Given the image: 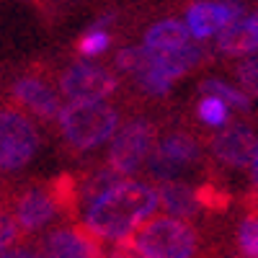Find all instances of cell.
Returning <instances> with one entry per match:
<instances>
[{
	"label": "cell",
	"mask_w": 258,
	"mask_h": 258,
	"mask_svg": "<svg viewBox=\"0 0 258 258\" xmlns=\"http://www.w3.org/2000/svg\"><path fill=\"white\" fill-rule=\"evenodd\" d=\"M145 59L158 75L173 83V80L183 78L186 73H191L204 59V49L197 41H188V44L168 49V52H145Z\"/></svg>",
	"instance_id": "cell-13"
},
{
	"label": "cell",
	"mask_w": 258,
	"mask_h": 258,
	"mask_svg": "<svg viewBox=\"0 0 258 258\" xmlns=\"http://www.w3.org/2000/svg\"><path fill=\"white\" fill-rule=\"evenodd\" d=\"M214 47L220 54L227 57H245L250 52H258V24L253 16H240L214 36Z\"/></svg>",
	"instance_id": "cell-14"
},
{
	"label": "cell",
	"mask_w": 258,
	"mask_h": 258,
	"mask_svg": "<svg viewBox=\"0 0 258 258\" xmlns=\"http://www.w3.org/2000/svg\"><path fill=\"white\" fill-rule=\"evenodd\" d=\"M41 145L39 129L26 111L0 109V170L24 168Z\"/></svg>",
	"instance_id": "cell-6"
},
{
	"label": "cell",
	"mask_w": 258,
	"mask_h": 258,
	"mask_svg": "<svg viewBox=\"0 0 258 258\" xmlns=\"http://www.w3.org/2000/svg\"><path fill=\"white\" fill-rule=\"evenodd\" d=\"M135 253L140 258H197L199 238L188 220H178L170 214H153L132 238Z\"/></svg>",
	"instance_id": "cell-3"
},
{
	"label": "cell",
	"mask_w": 258,
	"mask_h": 258,
	"mask_svg": "<svg viewBox=\"0 0 258 258\" xmlns=\"http://www.w3.org/2000/svg\"><path fill=\"white\" fill-rule=\"evenodd\" d=\"M54 121L70 147L96 150L119 129V111L103 101H70L62 106Z\"/></svg>",
	"instance_id": "cell-2"
},
{
	"label": "cell",
	"mask_w": 258,
	"mask_h": 258,
	"mask_svg": "<svg viewBox=\"0 0 258 258\" xmlns=\"http://www.w3.org/2000/svg\"><path fill=\"white\" fill-rule=\"evenodd\" d=\"M73 186H68V181L62 178L54 183L29 186L16 197L11 217L16 220L21 232H39L59 217V212L73 202Z\"/></svg>",
	"instance_id": "cell-4"
},
{
	"label": "cell",
	"mask_w": 258,
	"mask_h": 258,
	"mask_svg": "<svg viewBox=\"0 0 258 258\" xmlns=\"http://www.w3.org/2000/svg\"><path fill=\"white\" fill-rule=\"evenodd\" d=\"M18 238H21V230H18L16 220L11 217V214L0 212V248L18 245Z\"/></svg>",
	"instance_id": "cell-23"
},
{
	"label": "cell",
	"mask_w": 258,
	"mask_h": 258,
	"mask_svg": "<svg viewBox=\"0 0 258 258\" xmlns=\"http://www.w3.org/2000/svg\"><path fill=\"white\" fill-rule=\"evenodd\" d=\"M47 258H111L101 240L85 227H57L44 240Z\"/></svg>",
	"instance_id": "cell-12"
},
{
	"label": "cell",
	"mask_w": 258,
	"mask_h": 258,
	"mask_svg": "<svg viewBox=\"0 0 258 258\" xmlns=\"http://www.w3.org/2000/svg\"><path fill=\"white\" fill-rule=\"evenodd\" d=\"M158 199L165 209V214L178 220H191L197 217L202 204V194L197 186H191L186 181H163L158 186Z\"/></svg>",
	"instance_id": "cell-15"
},
{
	"label": "cell",
	"mask_w": 258,
	"mask_h": 258,
	"mask_svg": "<svg viewBox=\"0 0 258 258\" xmlns=\"http://www.w3.org/2000/svg\"><path fill=\"white\" fill-rule=\"evenodd\" d=\"M109 47H111V34L103 29H88L78 41V52L83 57H101Z\"/></svg>",
	"instance_id": "cell-21"
},
{
	"label": "cell",
	"mask_w": 258,
	"mask_h": 258,
	"mask_svg": "<svg viewBox=\"0 0 258 258\" xmlns=\"http://www.w3.org/2000/svg\"><path fill=\"white\" fill-rule=\"evenodd\" d=\"M145 62V49L142 44L140 47H124L116 52L114 57V64H116V70L119 73H126V75H135L140 70V64Z\"/></svg>",
	"instance_id": "cell-22"
},
{
	"label": "cell",
	"mask_w": 258,
	"mask_h": 258,
	"mask_svg": "<svg viewBox=\"0 0 258 258\" xmlns=\"http://www.w3.org/2000/svg\"><path fill=\"white\" fill-rule=\"evenodd\" d=\"M253 21H255V24H258V8L253 11Z\"/></svg>",
	"instance_id": "cell-27"
},
{
	"label": "cell",
	"mask_w": 258,
	"mask_h": 258,
	"mask_svg": "<svg viewBox=\"0 0 258 258\" xmlns=\"http://www.w3.org/2000/svg\"><path fill=\"white\" fill-rule=\"evenodd\" d=\"M253 145H255V135H253L250 124L230 121L212 137V155L217 158L222 165L240 170V168L250 165Z\"/></svg>",
	"instance_id": "cell-11"
},
{
	"label": "cell",
	"mask_w": 258,
	"mask_h": 258,
	"mask_svg": "<svg viewBox=\"0 0 258 258\" xmlns=\"http://www.w3.org/2000/svg\"><path fill=\"white\" fill-rule=\"evenodd\" d=\"M160 207L158 188L147 181L137 178H121L111 188L85 202L83 207V227L93 232L103 243H121L153 217Z\"/></svg>",
	"instance_id": "cell-1"
},
{
	"label": "cell",
	"mask_w": 258,
	"mask_h": 258,
	"mask_svg": "<svg viewBox=\"0 0 258 258\" xmlns=\"http://www.w3.org/2000/svg\"><path fill=\"white\" fill-rule=\"evenodd\" d=\"M235 75H238L240 88H243L248 96H255V98H258V52L245 54V57L238 62V68H235Z\"/></svg>",
	"instance_id": "cell-20"
},
{
	"label": "cell",
	"mask_w": 258,
	"mask_h": 258,
	"mask_svg": "<svg viewBox=\"0 0 258 258\" xmlns=\"http://www.w3.org/2000/svg\"><path fill=\"white\" fill-rule=\"evenodd\" d=\"M6 258H47L44 248H34V245H13Z\"/></svg>",
	"instance_id": "cell-24"
},
{
	"label": "cell",
	"mask_w": 258,
	"mask_h": 258,
	"mask_svg": "<svg viewBox=\"0 0 258 258\" xmlns=\"http://www.w3.org/2000/svg\"><path fill=\"white\" fill-rule=\"evenodd\" d=\"M62 93L41 78V75H18L11 83V98L34 119H57L62 111Z\"/></svg>",
	"instance_id": "cell-9"
},
{
	"label": "cell",
	"mask_w": 258,
	"mask_h": 258,
	"mask_svg": "<svg viewBox=\"0 0 258 258\" xmlns=\"http://www.w3.org/2000/svg\"><path fill=\"white\" fill-rule=\"evenodd\" d=\"M199 158H202V145L197 142V137L186 132H170L160 142H155L153 153L147 158V170L158 183L181 181L199 163Z\"/></svg>",
	"instance_id": "cell-7"
},
{
	"label": "cell",
	"mask_w": 258,
	"mask_h": 258,
	"mask_svg": "<svg viewBox=\"0 0 258 258\" xmlns=\"http://www.w3.org/2000/svg\"><path fill=\"white\" fill-rule=\"evenodd\" d=\"M188 41H191V34H188L183 21L165 18V21H158V24H153L145 31L142 49L145 52H168V49H176V47L188 44Z\"/></svg>",
	"instance_id": "cell-16"
},
{
	"label": "cell",
	"mask_w": 258,
	"mask_h": 258,
	"mask_svg": "<svg viewBox=\"0 0 258 258\" xmlns=\"http://www.w3.org/2000/svg\"><path fill=\"white\" fill-rule=\"evenodd\" d=\"M250 178H253V183L258 186V140H255V145H253V155H250Z\"/></svg>",
	"instance_id": "cell-25"
},
{
	"label": "cell",
	"mask_w": 258,
	"mask_h": 258,
	"mask_svg": "<svg viewBox=\"0 0 258 258\" xmlns=\"http://www.w3.org/2000/svg\"><path fill=\"white\" fill-rule=\"evenodd\" d=\"M155 126L150 119H129L119 124L114 137L109 140V158L106 165L114 168L119 176H135L147 163L150 153L155 147Z\"/></svg>",
	"instance_id": "cell-5"
},
{
	"label": "cell",
	"mask_w": 258,
	"mask_h": 258,
	"mask_svg": "<svg viewBox=\"0 0 258 258\" xmlns=\"http://www.w3.org/2000/svg\"><path fill=\"white\" fill-rule=\"evenodd\" d=\"M230 106L220 98H214V96H204L197 106V114L202 119L204 126H212V129H222L225 124H230Z\"/></svg>",
	"instance_id": "cell-19"
},
{
	"label": "cell",
	"mask_w": 258,
	"mask_h": 258,
	"mask_svg": "<svg viewBox=\"0 0 258 258\" xmlns=\"http://www.w3.org/2000/svg\"><path fill=\"white\" fill-rule=\"evenodd\" d=\"M116 88V75L109 68L91 62H73L59 75V93L68 101H106Z\"/></svg>",
	"instance_id": "cell-8"
},
{
	"label": "cell",
	"mask_w": 258,
	"mask_h": 258,
	"mask_svg": "<svg viewBox=\"0 0 258 258\" xmlns=\"http://www.w3.org/2000/svg\"><path fill=\"white\" fill-rule=\"evenodd\" d=\"M238 253L240 258H258V212H248L238 225Z\"/></svg>",
	"instance_id": "cell-18"
},
{
	"label": "cell",
	"mask_w": 258,
	"mask_h": 258,
	"mask_svg": "<svg viewBox=\"0 0 258 258\" xmlns=\"http://www.w3.org/2000/svg\"><path fill=\"white\" fill-rule=\"evenodd\" d=\"M8 250H11V248H0V258H6V255H8Z\"/></svg>",
	"instance_id": "cell-26"
},
{
	"label": "cell",
	"mask_w": 258,
	"mask_h": 258,
	"mask_svg": "<svg viewBox=\"0 0 258 258\" xmlns=\"http://www.w3.org/2000/svg\"><path fill=\"white\" fill-rule=\"evenodd\" d=\"M199 91L204 96H214V98L225 101L230 109H238V111H250V106H253L250 96L243 88H235V85L225 83L222 78H204L202 85H199Z\"/></svg>",
	"instance_id": "cell-17"
},
{
	"label": "cell",
	"mask_w": 258,
	"mask_h": 258,
	"mask_svg": "<svg viewBox=\"0 0 258 258\" xmlns=\"http://www.w3.org/2000/svg\"><path fill=\"white\" fill-rule=\"evenodd\" d=\"M240 16H245V11L238 0H199V3L188 6L183 24L191 39H209L217 36L230 21Z\"/></svg>",
	"instance_id": "cell-10"
}]
</instances>
